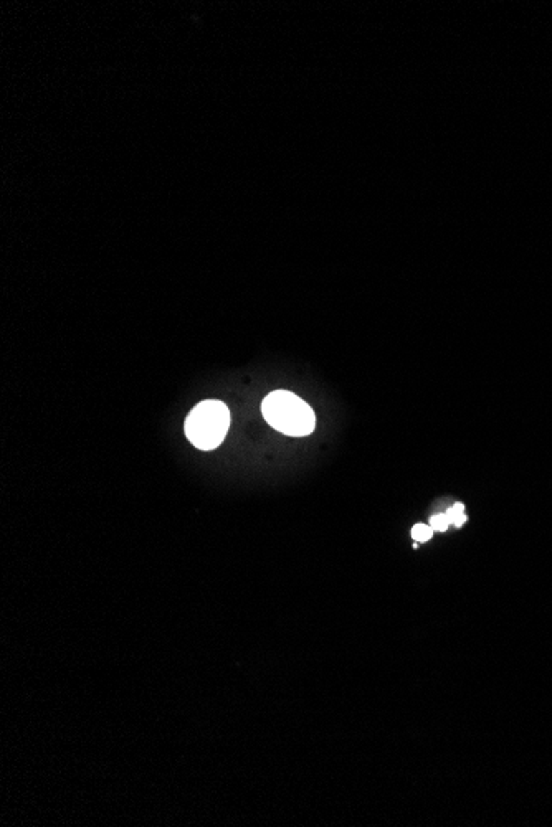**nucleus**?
Wrapping results in <instances>:
<instances>
[{
  "label": "nucleus",
  "instance_id": "1",
  "mask_svg": "<svg viewBox=\"0 0 552 827\" xmlns=\"http://www.w3.org/2000/svg\"><path fill=\"white\" fill-rule=\"evenodd\" d=\"M266 423L288 436H308L315 431V411L306 401L286 390H275L262 401Z\"/></svg>",
  "mask_w": 552,
  "mask_h": 827
},
{
  "label": "nucleus",
  "instance_id": "2",
  "mask_svg": "<svg viewBox=\"0 0 552 827\" xmlns=\"http://www.w3.org/2000/svg\"><path fill=\"white\" fill-rule=\"evenodd\" d=\"M186 436L195 448L212 451L220 446L230 428V411L219 400L200 401L186 419Z\"/></svg>",
  "mask_w": 552,
  "mask_h": 827
},
{
  "label": "nucleus",
  "instance_id": "3",
  "mask_svg": "<svg viewBox=\"0 0 552 827\" xmlns=\"http://www.w3.org/2000/svg\"><path fill=\"white\" fill-rule=\"evenodd\" d=\"M446 515H448L450 524H453L455 527H462L463 524L466 522L465 506H463V504H455L453 507H450V509L446 510Z\"/></svg>",
  "mask_w": 552,
  "mask_h": 827
},
{
  "label": "nucleus",
  "instance_id": "4",
  "mask_svg": "<svg viewBox=\"0 0 552 827\" xmlns=\"http://www.w3.org/2000/svg\"><path fill=\"white\" fill-rule=\"evenodd\" d=\"M433 532V528L426 526V524H417V526H413L412 528V537L417 544H424V541H428L432 539Z\"/></svg>",
  "mask_w": 552,
  "mask_h": 827
},
{
  "label": "nucleus",
  "instance_id": "5",
  "mask_svg": "<svg viewBox=\"0 0 552 827\" xmlns=\"http://www.w3.org/2000/svg\"><path fill=\"white\" fill-rule=\"evenodd\" d=\"M450 526H451L450 519L446 514H438V515H435V517L430 519V527H432L435 532L448 530Z\"/></svg>",
  "mask_w": 552,
  "mask_h": 827
}]
</instances>
